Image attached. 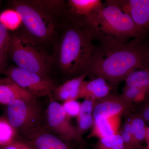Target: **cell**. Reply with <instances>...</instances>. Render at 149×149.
<instances>
[{
	"instance_id": "cell-1",
	"label": "cell",
	"mask_w": 149,
	"mask_h": 149,
	"mask_svg": "<svg viewBox=\"0 0 149 149\" xmlns=\"http://www.w3.org/2000/svg\"><path fill=\"white\" fill-rule=\"evenodd\" d=\"M136 70H149V41L146 39L136 38L113 45L95 46L82 74L101 77L116 88Z\"/></svg>"
},
{
	"instance_id": "cell-2",
	"label": "cell",
	"mask_w": 149,
	"mask_h": 149,
	"mask_svg": "<svg viewBox=\"0 0 149 149\" xmlns=\"http://www.w3.org/2000/svg\"><path fill=\"white\" fill-rule=\"evenodd\" d=\"M84 27L94 40L101 45H113L129 41L130 38L146 39L149 32L135 23L116 1H107L92 13Z\"/></svg>"
},
{
	"instance_id": "cell-3",
	"label": "cell",
	"mask_w": 149,
	"mask_h": 149,
	"mask_svg": "<svg viewBox=\"0 0 149 149\" xmlns=\"http://www.w3.org/2000/svg\"><path fill=\"white\" fill-rule=\"evenodd\" d=\"M68 19L69 23L63 31L59 47L58 64L65 74L76 77L82 74L91 58L94 39L87 28Z\"/></svg>"
},
{
	"instance_id": "cell-4",
	"label": "cell",
	"mask_w": 149,
	"mask_h": 149,
	"mask_svg": "<svg viewBox=\"0 0 149 149\" xmlns=\"http://www.w3.org/2000/svg\"><path fill=\"white\" fill-rule=\"evenodd\" d=\"M37 45L22 33H14L11 35L9 57L22 69L49 76L54 56Z\"/></svg>"
},
{
	"instance_id": "cell-5",
	"label": "cell",
	"mask_w": 149,
	"mask_h": 149,
	"mask_svg": "<svg viewBox=\"0 0 149 149\" xmlns=\"http://www.w3.org/2000/svg\"><path fill=\"white\" fill-rule=\"evenodd\" d=\"M11 3L21 17L24 32L20 33L37 44L52 40L55 32L53 17L30 1H12Z\"/></svg>"
},
{
	"instance_id": "cell-6",
	"label": "cell",
	"mask_w": 149,
	"mask_h": 149,
	"mask_svg": "<svg viewBox=\"0 0 149 149\" xmlns=\"http://www.w3.org/2000/svg\"><path fill=\"white\" fill-rule=\"evenodd\" d=\"M7 106V118L17 133L22 135L40 125L42 112L35 99L15 100Z\"/></svg>"
},
{
	"instance_id": "cell-7",
	"label": "cell",
	"mask_w": 149,
	"mask_h": 149,
	"mask_svg": "<svg viewBox=\"0 0 149 149\" xmlns=\"http://www.w3.org/2000/svg\"><path fill=\"white\" fill-rule=\"evenodd\" d=\"M3 74L35 97L52 99L57 87L55 82L49 76L26 71L15 65L8 67Z\"/></svg>"
},
{
	"instance_id": "cell-8",
	"label": "cell",
	"mask_w": 149,
	"mask_h": 149,
	"mask_svg": "<svg viewBox=\"0 0 149 149\" xmlns=\"http://www.w3.org/2000/svg\"><path fill=\"white\" fill-rule=\"evenodd\" d=\"M46 118L48 129L62 140L68 143H83L77 141L76 127L70 122V118L58 102L52 100L49 104Z\"/></svg>"
},
{
	"instance_id": "cell-9",
	"label": "cell",
	"mask_w": 149,
	"mask_h": 149,
	"mask_svg": "<svg viewBox=\"0 0 149 149\" xmlns=\"http://www.w3.org/2000/svg\"><path fill=\"white\" fill-rule=\"evenodd\" d=\"M33 149H86L84 143L65 142L40 125L22 134Z\"/></svg>"
},
{
	"instance_id": "cell-10",
	"label": "cell",
	"mask_w": 149,
	"mask_h": 149,
	"mask_svg": "<svg viewBox=\"0 0 149 149\" xmlns=\"http://www.w3.org/2000/svg\"><path fill=\"white\" fill-rule=\"evenodd\" d=\"M134 104L125 100L121 95L111 93L97 101L93 112L94 121L99 117L108 118L118 115H128L134 111Z\"/></svg>"
},
{
	"instance_id": "cell-11",
	"label": "cell",
	"mask_w": 149,
	"mask_h": 149,
	"mask_svg": "<svg viewBox=\"0 0 149 149\" xmlns=\"http://www.w3.org/2000/svg\"><path fill=\"white\" fill-rule=\"evenodd\" d=\"M102 3L100 0H69L67 2L66 17L83 26Z\"/></svg>"
},
{
	"instance_id": "cell-12",
	"label": "cell",
	"mask_w": 149,
	"mask_h": 149,
	"mask_svg": "<svg viewBox=\"0 0 149 149\" xmlns=\"http://www.w3.org/2000/svg\"><path fill=\"white\" fill-rule=\"evenodd\" d=\"M138 26L149 32V0L117 1Z\"/></svg>"
},
{
	"instance_id": "cell-13",
	"label": "cell",
	"mask_w": 149,
	"mask_h": 149,
	"mask_svg": "<svg viewBox=\"0 0 149 149\" xmlns=\"http://www.w3.org/2000/svg\"><path fill=\"white\" fill-rule=\"evenodd\" d=\"M35 97L10 77L6 76L0 79V105L7 106L15 100H31Z\"/></svg>"
},
{
	"instance_id": "cell-14",
	"label": "cell",
	"mask_w": 149,
	"mask_h": 149,
	"mask_svg": "<svg viewBox=\"0 0 149 149\" xmlns=\"http://www.w3.org/2000/svg\"><path fill=\"white\" fill-rule=\"evenodd\" d=\"M113 88H115L103 78L93 77L89 81H83L81 86L80 98L99 100L108 96Z\"/></svg>"
},
{
	"instance_id": "cell-15",
	"label": "cell",
	"mask_w": 149,
	"mask_h": 149,
	"mask_svg": "<svg viewBox=\"0 0 149 149\" xmlns=\"http://www.w3.org/2000/svg\"><path fill=\"white\" fill-rule=\"evenodd\" d=\"M96 101L91 99H85L80 105V112L77 117V140L80 143L84 142L83 135L94 125L93 112Z\"/></svg>"
},
{
	"instance_id": "cell-16",
	"label": "cell",
	"mask_w": 149,
	"mask_h": 149,
	"mask_svg": "<svg viewBox=\"0 0 149 149\" xmlns=\"http://www.w3.org/2000/svg\"><path fill=\"white\" fill-rule=\"evenodd\" d=\"M86 77V74H83L66 81L56 88L53 96L57 100L63 102L80 98L81 86Z\"/></svg>"
},
{
	"instance_id": "cell-17",
	"label": "cell",
	"mask_w": 149,
	"mask_h": 149,
	"mask_svg": "<svg viewBox=\"0 0 149 149\" xmlns=\"http://www.w3.org/2000/svg\"><path fill=\"white\" fill-rule=\"evenodd\" d=\"M124 81V87L139 89L145 96L149 94V70H134L128 74Z\"/></svg>"
},
{
	"instance_id": "cell-18",
	"label": "cell",
	"mask_w": 149,
	"mask_h": 149,
	"mask_svg": "<svg viewBox=\"0 0 149 149\" xmlns=\"http://www.w3.org/2000/svg\"><path fill=\"white\" fill-rule=\"evenodd\" d=\"M126 116L131 123L135 147L142 145L146 141L148 128L146 123L142 117L134 112Z\"/></svg>"
},
{
	"instance_id": "cell-19",
	"label": "cell",
	"mask_w": 149,
	"mask_h": 149,
	"mask_svg": "<svg viewBox=\"0 0 149 149\" xmlns=\"http://www.w3.org/2000/svg\"><path fill=\"white\" fill-rule=\"evenodd\" d=\"M10 37L8 30L0 24V73L3 74L8 67Z\"/></svg>"
},
{
	"instance_id": "cell-20",
	"label": "cell",
	"mask_w": 149,
	"mask_h": 149,
	"mask_svg": "<svg viewBox=\"0 0 149 149\" xmlns=\"http://www.w3.org/2000/svg\"><path fill=\"white\" fill-rule=\"evenodd\" d=\"M34 5L54 17L55 14L63 13L66 15L67 5L63 1H30Z\"/></svg>"
},
{
	"instance_id": "cell-21",
	"label": "cell",
	"mask_w": 149,
	"mask_h": 149,
	"mask_svg": "<svg viewBox=\"0 0 149 149\" xmlns=\"http://www.w3.org/2000/svg\"><path fill=\"white\" fill-rule=\"evenodd\" d=\"M17 132L6 116H0V148L8 146L17 138Z\"/></svg>"
},
{
	"instance_id": "cell-22",
	"label": "cell",
	"mask_w": 149,
	"mask_h": 149,
	"mask_svg": "<svg viewBox=\"0 0 149 149\" xmlns=\"http://www.w3.org/2000/svg\"><path fill=\"white\" fill-rule=\"evenodd\" d=\"M0 24L8 31H15L21 26V17L13 9L6 10L0 13Z\"/></svg>"
},
{
	"instance_id": "cell-23",
	"label": "cell",
	"mask_w": 149,
	"mask_h": 149,
	"mask_svg": "<svg viewBox=\"0 0 149 149\" xmlns=\"http://www.w3.org/2000/svg\"><path fill=\"white\" fill-rule=\"evenodd\" d=\"M91 149H125L124 142L118 132L111 136L100 138Z\"/></svg>"
},
{
	"instance_id": "cell-24",
	"label": "cell",
	"mask_w": 149,
	"mask_h": 149,
	"mask_svg": "<svg viewBox=\"0 0 149 149\" xmlns=\"http://www.w3.org/2000/svg\"><path fill=\"white\" fill-rule=\"evenodd\" d=\"M93 126L95 132L98 135L99 139L111 136L115 133L108 119L106 118H97L94 120Z\"/></svg>"
},
{
	"instance_id": "cell-25",
	"label": "cell",
	"mask_w": 149,
	"mask_h": 149,
	"mask_svg": "<svg viewBox=\"0 0 149 149\" xmlns=\"http://www.w3.org/2000/svg\"><path fill=\"white\" fill-rule=\"evenodd\" d=\"M126 117L127 119L124 121L118 133L122 137L125 149H133L136 147L134 145L132 127L130 120L127 116Z\"/></svg>"
},
{
	"instance_id": "cell-26",
	"label": "cell",
	"mask_w": 149,
	"mask_h": 149,
	"mask_svg": "<svg viewBox=\"0 0 149 149\" xmlns=\"http://www.w3.org/2000/svg\"><path fill=\"white\" fill-rule=\"evenodd\" d=\"M134 104L133 112L142 117L146 123H149V93L141 100Z\"/></svg>"
},
{
	"instance_id": "cell-27",
	"label": "cell",
	"mask_w": 149,
	"mask_h": 149,
	"mask_svg": "<svg viewBox=\"0 0 149 149\" xmlns=\"http://www.w3.org/2000/svg\"><path fill=\"white\" fill-rule=\"evenodd\" d=\"M80 104L77 100H68L62 104L63 109L68 117H77L80 112Z\"/></svg>"
},
{
	"instance_id": "cell-28",
	"label": "cell",
	"mask_w": 149,
	"mask_h": 149,
	"mask_svg": "<svg viewBox=\"0 0 149 149\" xmlns=\"http://www.w3.org/2000/svg\"><path fill=\"white\" fill-rule=\"evenodd\" d=\"M1 149H33L30 144L25 139L17 138L14 141Z\"/></svg>"
},
{
	"instance_id": "cell-29",
	"label": "cell",
	"mask_w": 149,
	"mask_h": 149,
	"mask_svg": "<svg viewBox=\"0 0 149 149\" xmlns=\"http://www.w3.org/2000/svg\"><path fill=\"white\" fill-rule=\"evenodd\" d=\"M147 146L146 148L147 149H149V125L148 126V130H147L146 136V141Z\"/></svg>"
},
{
	"instance_id": "cell-30",
	"label": "cell",
	"mask_w": 149,
	"mask_h": 149,
	"mask_svg": "<svg viewBox=\"0 0 149 149\" xmlns=\"http://www.w3.org/2000/svg\"><path fill=\"white\" fill-rule=\"evenodd\" d=\"M133 149H147L146 147L142 145H139L137 146Z\"/></svg>"
},
{
	"instance_id": "cell-31",
	"label": "cell",
	"mask_w": 149,
	"mask_h": 149,
	"mask_svg": "<svg viewBox=\"0 0 149 149\" xmlns=\"http://www.w3.org/2000/svg\"><path fill=\"white\" fill-rule=\"evenodd\" d=\"M1 1H0V10H1ZM1 11H0V13H1Z\"/></svg>"
},
{
	"instance_id": "cell-32",
	"label": "cell",
	"mask_w": 149,
	"mask_h": 149,
	"mask_svg": "<svg viewBox=\"0 0 149 149\" xmlns=\"http://www.w3.org/2000/svg\"><path fill=\"white\" fill-rule=\"evenodd\" d=\"M0 149H1V148H0Z\"/></svg>"
},
{
	"instance_id": "cell-33",
	"label": "cell",
	"mask_w": 149,
	"mask_h": 149,
	"mask_svg": "<svg viewBox=\"0 0 149 149\" xmlns=\"http://www.w3.org/2000/svg\"></svg>"
}]
</instances>
